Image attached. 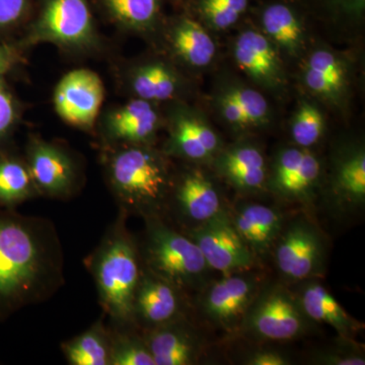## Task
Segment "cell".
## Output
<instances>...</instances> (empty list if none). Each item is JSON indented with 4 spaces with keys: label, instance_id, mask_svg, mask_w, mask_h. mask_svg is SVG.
<instances>
[{
    "label": "cell",
    "instance_id": "cell-1",
    "mask_svg": "<svg viewBox=\"0 0 365 365\" xmlns=\"http://www.w3.org/2000/svg\"><path fill=\"white\" fill-rule=\"evenodd\" d=\"M64 254L49 218L0 208V323L66 284Z\"/></svg>",
    "mask_w": 365,
    "mask_h": 365
},
{
    "label": "cell",
    "instance_id": "cell-2",
    "mask_svg": "<svg viewBox=\"0 0 365 365\" xmlns=\"http://www.w3.org/2000/svg\"><path fill=\"white\" fill-rule=\"evenodd\" d=\"M103 169L108 188L119 210L143 218L163 217L174 188L169 165L148 145L103 148Z\"/></svg>",
    "mask_w": 365,
    "mask_h": 365
},
{
    "label": "cell",
    "instance_id": "cell-3",
    "mask_svg": "<svg viewBox=\"0 0 365 365\" xmlns=\"http://www.w3.org/2000/svg\"><path fill=\"white\" fill-rule=\"evenodd\" d=\"M128 215L119 210L100 244L85 259L95 281L98 304L109 323L135 328L133 302L143 272L138 242L127 228Z\"/></svg>",
    "mask_w": 365,
    "mask_h": 365
},
{
    "label": "cell",
    "instance_id": "cell-4",
    "mask_svg": "<svg viewBox=\"0 0 365 365\" xmlns=\"http://www.w3.org/2000/svg\"><path fill=\"white\" fill-rule=\"evenodd\" d=\"M16 41L25 50L52 44L76 55L91 54L102 47L88 0H44Z\"/></svg>",
    "mask_w": 365,
    "mask_h": 365
},
{
    "label": "cell",
    "instance_id": "cell-5",
    "mask_svg": "<svg viewBox=\"0 0 365 365\" xmlns=\"http://www.w3.org/2000/svg\"><path fill=\"white\" fill-rule=\"evenodd\" d=\"M144 220V242L138 244L143 267L179 289L193 287L208 267L195 242L168 225L163 217Z\"/></svg>",
    "mask_w": 365,
    "mask_h": 365
},
{
    "label": "cell",
    "instance_id": "cell-6",
    "mask_svg": "<svg viewBox=\"0 0 365 365\" xmlns=\"http://www.w3.org/2000/svg\"><path fill=\"white\" fill-rule=\"evenodd\" d=\"M24 157L39 197L68 200L78 195L85 184L81 160L63 144L32 134Z\"/></svg>",
    "mask_w": 365,
    "mask_h": 365
},
{
    "label": "cell",
    "instance_id": "cell-7",
    "mask_svg": "<svg viewBox=\"0 0 365 365\" xmlns=\"http://www.w3.org/2000/svg\"><path fill=\"white\" fill-rule=\"evenodd\" d=\"M104 98L102 78L91 69L79 68L60 79L53 104L62 121L74 128L91 131L97 125Z\"/></svg>",
    "mask_w": 365,
    "mask_h": 365
},
{
    "label": "cell",
    "instance_id": "cell-8",
    "mask_svg": "<svg viewBox=\"0 0 365 365\" xmlns=\"http://www.w3.org/2000/svg\"><path fill=\"white\" fill-rule=\"evenodd\" d=\"M188 237L200 249L208 267L230 273L253 264V251L223 212L199 225Z\"/></svg>",
    "mask_w": 365,
    "mask_h": 365
},
{
    "label": "cell",
    "instance_id": "cell-9",
    "mask_svg": "<svg viewBox=\"0 0 365 365\" xmlns=\"http://www.w3.org/2000/svg\"><path fill=\"white\" fill-rule=\"evenodd\" d=\"M97 124L103 148L148 145L157 134L160 118L153 103L133 98L107 110Z\"/></svg>",
    "mask_w": 365,
    "mask_h": 365
},
{
    "label": "cell",
    "instance_id": "cell-10",
    "mask_svg": "<svg viewBox=\"0 0 365 365\" xmlns=\"http://www.w3.org/2000/svg\"><path fill=\"white\" fill-rule=\"evenodd\" d=\"M182 290L143 267L133 302V323L148 331L182 319Z\"/></svg>",
    "mask_w": 365,
    "mask_h": 365
},
{
    "label": "cell",
    "instance_id": "cell-11",
    "mask_svg": "<svg viewBox=\"0 0 365 365\" xmlns=\"http://www.w3.org/2000/svg\"><path fill=\"white\" fill-rule=\"evenodd\" d=\"M304 311L283 290L268 292L257 302L250 314V328L269 340H289L304 329Z\"/></svg>",
    "mask_w": 365,
    "mask_h": 365
},
{
    "label": "cell",
    "instance_id": "cell-12",
    "mask_svg": "<svg viewBox=\"0 0 365 365\" xmlns=\"http://www.w3.org/2000/svg\"><path fill=\"white\" fill-rule=\"evenodd\" d=\"M323 247L316 230L300 223L290 227L281 237L276 249V264L280 272L290 279L309 277L321 264Z\"/></svg>",
    "mask_w": 365,
    "mask_h": 365
},
{
    "label": "cell",
    "instance_id": "cell-13",
    "mask_svg": "<svg viewBox=\"0 0 365 365\" xmlns=\"http://www.w3.org/2000/svg\"><path fill=\"white\" fill-rule=\"evenodd\" d=\"M256 287L248 277L230 275L215 283L204 297V313L215 323L232 329L253 302Z\"/></svg>",
    "mask_w": 365,
    "mask_h": 365
},
{
    "label": "cell",
    "instance_id": "cell-14",
    "mask_svg": "<svg viewBox=\"0 0 365 365\" xmlns=\"http://www.w3.org/2000/svg\"><path fill=\"white\" fill-rule=\"evenodd\" d=\"M319 176V163L313 153L288 148L278 155L274 165V191L290 200H304Z\"/></svg>",
    "mask_w": 365,
    "mask_h": 365
},
{
    "label": "cell",
    "instance_id": "cell-15",
    "mask_svg": "<svg viewBox=\"0 0 365 365\" xmlns=\"http://www.w3.org/2000/svg\"><path fill=\"white\" fill-rule=\"evenodd\" d=\"M172 202L182 218L199 225L222 212L215 187L199 170L186 173L175 182Z\"/></svg>",
    "mask_w": 365,
    "mask_h": 365
},
{
    "label": "cell",
    "instance_id": "cell-16",
    "mask_svg": "<svg viewBox=\"0 0 365 365\" xmlns=\"http://www.w3.org/2000/svg\"><path fill=\"white\" fill-rule=\"evenodd\" d=\"M235 58L242 71L263 85H279L282 68L267 36L256 30L244 31L235 44Z\"/></svg>",
    "mask_w": 365,
    "mask_h": 365
},
{
    "label": "cell",
    "instance_id": "cell-17",
    "mask_svg": "<svg viewBox=\"0 0 365 365\" xmlns=\"http://www.w3.org/2000/svg\"><path fill=\"white\" fill-rule=\"evenodd\" d=\"M155 365L193 364L198 344L182 319L141 332Z\"/></svg>",
    "mask_w": 365,
    "mask_h": 365
},
{
    "label": "cell",
    "instance_id": "cell-18",
    "mask_svg": "<svg viewBox=\"0 0 365 365\" xmlns=\"http://www.w3.org/2000/svg\"><path fill=\"white\" fill-rule=\"evenodd\" d=\"M132 96L150 103L167 102L180 91L179 76L169 64L158 60L131 66L123 74Z\"/></svg>",
    "mask_w": 365,
    "mask_h": 365
},
{
    "label": "cell",
    "instance_id": "cell-19",
    "mask_svg": "<svg viewBox=\"0 0 365 365\" xmlns=\"http://www.w3.org/2000/svg\"><path fill=\"white\" fill-rule=\"evenodd\" d=\"M218 148L215 131L199 118L179 112L170 121L168 153L170 155L200 160L208 158Z\"/></svg>",
    "mask_w": 365,
    "mask_h": 365
},
{
    "label": "cell",
    "instance_id": "cell-20",
    "mask_svg": "<svg viewBox=\"0 0 365 365\" xmlns=\"http://www.w3.org/2000/svg\"><path fill=\"white\" fill-rule=\"evenodd\" d=\"M38 197L25 157L16 153L11 144L0 148V208L16 209Z\"/></svg>",
    "mask_w": 365,
    "mask_h": 365
},
{
    "label": "cell",
    "instance_id": "cell-21",
    "mask_svg": "<svg viewBox=\"0 0 365 365\" xmlns=\"http://www.w3.org/2000/svg\"><path fill=\"white\" fill-rule=\"evenodd\" d=\"M170 47L185 63L193 67L207 66L216 53L215 41L199 21L181 16L169 32Z\"/></svg>",
    "mask_w": 365,
    "mask_h": 365
},
{
    "label": "cell",
    "instance_id": "cell-22",
    "mask_svg": "<svg viewBox=\"0 0 365 365\" xmlns=\"http://www.w3.org/2000/svg\"><path fill=\"white\" fill-rule=\"evenodd\" d=\"M260 20L268 38L297 54L304 43V25L297 6L284 0H275L262 6Z\"/></svg>",
    "mask_w": 365,
    "mask_h": 365
},
{
    "label": "cell",
    "instance_id": "cell-23",
    "mask_svg": "<svg viewBox=\"0 0 365 365\" xmlns=\"http://www.w3.org/2000/svg\"><path fill=\"white\" fill-rule=\"evenodd\" d=\"M232 223L253 253H263L279 234L282 215L268 206L250 204L237 212Z\"/></svg>",
    "mask_w": 365,
    "mask_h": 365
},
{
    "label": "cell",
    "instance_id": "cell-24",
    "mask_svg": "<svg viewBox=\"0 0 365 365\" xmlns=\"http://www.w3.org/2000/svg\"><path fill=\"white\" fill-rule=\"evenodd\" d=\"M105 314L79 335L61 344V351L71 365H110L111 329Z\"/></svg>",
    "mask_w": 365,
    "mask_h": 365
},
{
    "label": "cell",
    "instance_id": "cell-25",
    "mask_svg": "<svg viewBox=\"0 0 365 365\" xmlns=\"http://www.w3.org/2000/svg\"><path fill=\"white\" fill-rule=\"evenodd\" d=\"M101 2L110 21L126 32H153L162 16L163 0H101Z\"/></svg>",
    "mask_w": 365,
    "mask_h": 365
},
{
    "label": "cell",
    "instance_id": "cell-26",
    "mask_svg": "<svg viewBox=\"0 0 365 365\" xmlns=\"http://www.w3.org/2000/svg\"><path fill=\"white\" fill-rule=\"evenodd\" d=\"M300 307L307 317L333 327L343 337H350L359 329V323L321 284L311 283L304 288Z\"/></svg>",
    "mask_w": 365,
    "mask_h": 365
},
{
    "label": "cell",
    "instance_id": "cell-27",
    "mask_svg": "<svg viewBox=\"0 0 365 365\" xmlns=\"http://www.w3.org/2000/svg\"><path fill=\"white\" fill-rule=\"evenodd\" d=\"M220 169L235 187L246 191L260 189L267 174L260 150L248 145L227 151L220 160Z\"/></svg>",
    "mask_w": 365,
    "mask_h": 365
},
{
    "label": "cell",
    "instance_id": "cell-28",
    "mask_svg": "<svg viewBox=\"0 0 365 365\" xmlns=\"http://www.w3.org/2000/svg\"><path fill=\"white\" fill-rule=\"evenodd\" d=\"M304 79L309 90L327 98H337L344 90L346 72L332 52L318 50L307 60Z\"/></svg>",
    "mask_w": 365,
    "mask_h": 365
},
{
    "label": "cell",
    "instance_id": "cell-29",
    "mask_svg": "<svg viewBox=\"0 0 365 365\" xmlns=\"http://www.w3.org/2000/svg\"><path fill=\"white\" fill-rule=\"evenodd\" d=\"M111 329L110 365H155L150 350L136 328H122L109 323Z\"/></svg>",
    "mask_w": 365,
    "mask_h": 365
},
{
    "label": "cell",
    "instance_id": "cell-30",
    "mask_svg": "<svg viewBox=\"0 0 365 365\" xmlns=\"http://www.w3.org/2000/svg\"><path fill=\"white\" fill-rule=\"evenodd\" d=\"M336 192L347 202L364 203L365 199V155L359 151L342 163L335 182Z\"/></svg>",
    "mask_w": 365,
    "mask_h": 365
},
{
    "label": "cell",
    "instance_id": "cell-31",
    "mask_svg": "<svg viewBox=\"0 0 365 365\" xmlns=\"http://www.w3.org/2000/svg\"><path fill=\"white\" fill-rule=\"evenodd\" d=\"M251 0H195L197 14L216 30H227L248 11Z\"/></svg>",
    "mask_w": 365,
    "mask_h": 365
},
{
    "label": "cell",
    "instance_id": "cell-32",
    "mask_svg": "<svg viewBox=\"0 0 365 365\" xmlns=\"http://www.w3.org/2000/svg\"><path fill=\"white\" fill-rule=\"evenodd\" d=\"M24 107L4 76L0 78V148L11 145L23 117Z\"/></svg>",
    "mask_w": 365,
    "mask_h": 365
},
{
    "label": "cell",
    "instance_id": "cell-33",
    "mask_svg": "<svg viewBox=\"0 0 365 365\" xmlns=\"http://www.w3.org/2000/svg\"><path fill=\"white\" fill-rule=\"evenodd\" d=\"M324 117L316 106L304 102L292 122V134L295 143L309 148L318 143L324 132Z\"/></svg>",
    "mask_w": 365,
    "mask_h": 365
},
{
    "label": "cell",
    "instance_id": "cell-34",
    "mask_svg": "<svg viewBox=\"0 0 365 365\" xmlns=\"http://www.w3.org/2000/svg\"><path fill=\"white\" fill-rule=\"evenodd\" d=\"M32 0H0V41L14 40L30 20Z\"/></svg>",
    "mask_w": 365,
    "mask_h": 365
},
{
    "label": "cell",
    "instance_id": "cell-35",
    "mask_svg": "<svg viewBox=\"0 0 365 365\" xmlns=\"http://www.w3.org/2000/svg\"><path fill=\"white\" fill-rule=\"evenodd\" d=\"M227 93L241 108L248 126L266 122L269 111L268 104L265 98L258 91L248 88H235L228 91Z\"/></svg>",
    "mask_w": 365,
    "mask_h": 365
},
{
    "label": "cell",
    "instance_id": "cell-36",
    "mask_svg": "<svg viewBox=\"0 0 365 365\" xmlns=\"http://www.w3.org/2000/svg\"><path fill=\"white\" fill-rule=\"evenodd\" d=\"M332 16L360 18L365 9V0H307Z\"/></svg>",
    "mask_w": 365,
    "mask_h": 365
},
{
    "label": "cell",
    "instance_id": "cell-37",
    "mask_svg": "<svg viewBox=\"0 0 365 365\" xmlns=\"http://www.w3.org/2000/svg\"><path fill=\"white\" fill-rule=\"evenodd\" d=\"M16 39L0 41V78H6L25 62V52Z\"/></svg>",
    "mask_w": 365,
    "mask_h": 365
},
{
    "label": "cell",
    "instance_id": "cell-38",
    "mask_svg": "<svg viewBox=\"0 0 365 365\" xmlns=\"http://www.w3.org/2000/svg\"><path fill=\"white\" fill-rule=\"evenodd\" d=\"M220 107L222 116L228 123L237 127L248 126L246 117H245L241 108L227 93L220 98Z\"/></svg>",
    "mask_w": 365,
    "mask_h": 365
},
{
    "label": "cell",
    "instance_id": "cell-39",
    "mask_svg": "<svg viewBox=\"0 0 365 365\" xmlns=\"http://www.w3.org/2000/svg\"><path fill=\"white\" fill-rule=\"evenodd\" d=\"M249 365H287L289 364L284 355L273 350L254 353L247 361Z\"/></svg>",
    "mask_w": 365,
    "mask_h": 365
},
{
    "label": "cell",
    "instance_id": "cell-40",
    "mask_svg": "<svg viewBox=\"0 0 365 365\" xmlns=\"http://www.w3.org/2000/svg\"><path fill=\"white\" fill-rule=\"evenodd\" d=\"M323 364L332 365H364V359L355 355H346L344 353L327 354L321 359Z\"/></svg>",
    "mask_w": 365,
    "mask_h": 365
}]
</instances>
